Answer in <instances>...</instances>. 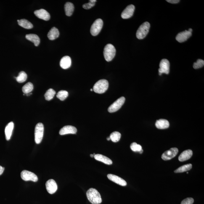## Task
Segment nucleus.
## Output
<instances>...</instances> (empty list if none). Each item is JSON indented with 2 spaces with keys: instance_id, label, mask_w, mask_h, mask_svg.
I'll return each instance as SVG.
<instances>
[{
  "instance_id": "nucleus-1",
  "label": "nucleus",
  "mask_w": 204,
  "mask_h": 204,
  "mask_svg": "<svg viewBox=\"0 0 204 204\" xmlns=\"http://www.w3.org/2000/svg\"><path fill=\"white\" fill-rule=\"evenodd\" d=\"M86 195L88 200L93 204H99L102 202L100 193L95 189L91 188L89 189L87 192Z\"/></svg>"
},
{
  "instance_id": "nucleus-2",
  "label": "nucleus",
  "mask_w": 204,
  "mask_h": 204,
  "mask_svg": "<svg viewBox=\"0 0 204 204\" xmlns=\"http://www.w3.org/2000/svg\"><path fill=\"white\" fill-rule=\"evenodd\" d=\"M109 87V83L106 80H101L96 82L93 87V91L98 94L105 92Z\"/></svg>"
},
{
  "instance_id": "nucleus-3",
  "label": "nucleus",
  "mask_w": 204,
  "mask_h": 204,
  "mask_svg": "<svg viewBox=\"0 0 204 204\" xmlns=\"http://www.w3.org/2000/svg\"><path fill=\"white\" fill-rule=\"evenodd\" d=\"M116 54V49L113 45L107 44L104 50V58L107 62H110L114 57Z\"/></svg>"
},
{
  "instance_id": "nucleus-4",
  "label": "nucleus",
  "mask_w": 204,
  "mask_h": 204,
  "mask_svg": "<svg viewBox=\"0 0 204 204\" xmlns=\"http://www.w3.org/2000/svg\"><path fill=\"white\" fill-rule=\"evenodd\" d=\"M150 24L148 22H145L140 26L136 32V37L139 39L145 38L149 32Z\"/></svg>"
},
{
  "instance_id": "nucleus-5",
  "label": "nucleus",
  "mask_w": 204,
  "mask_h": 204,
  "mask_svg": "<svg viewBox=\"0 0 204 204\" xmlns=\"http://www.w3.org/2000/svg\"><path fill=\"white\" fill-rule=\"evenodd\" d=\"M44 126L43 124L38 123L35 128V141L37 144H39L42 140L44 135Z\"/></svg>"
},
{
  "instance_id": "nucleus-6",
  "label": "nucleus",
  "mask_w": 204,
  "mask_h": 204,
  "mask_svg": "<svg viewBox=\"0 0 204 204\" xmlns=\"http://www.w3.org/2000/svg\"><path fill=\"white\" fill-rule=\"evenodd\" d=\"M103 22L102 19H98L95 20L91 25V33L93 36H97L102 30Z\"/></svg>"
},
{
  "instance_id": "nucleus-7",
  "label": "nucleus",
  "mask_w": 204,
  "mask_h": 204,
  "mask_svg": "<svg viewBox=\"0 0 204 204\" xmlns=\"http://www.w3.org/2000/svg\"><path fill=\"white\" fill-rule=\"evenodd\" d=\"M125 101V98L124 97L119 98L109 107L108 109L109 112L110 113H113L119 110L124 104Z\"/></svg>"
},
{
  "instance_id": "nucleus-8",
  "label": "nucleus",
  "mask_w": 204,
  "mask_h": 204,
  "mask_svg": "<svg viewBox=\"0 0 204 204\" xmlns=\"http://www.w3.org/2000/svg\"><path fill=\"white\" fill-rule=\"evenodd\" d=\"M21 177L25 181H31L36 182L38 181V177L34 173L31 172L24 170L21 173Z\"/></svg>"
},
{
  "instance_id": "nucleus-9",
  "label": "nucleus",
  "mask_w": 204,
  "mask_h": 204,
  "mask_svg": "<svg viewBox=\"0 0 204 204\" xmlns=\"http://www.w3.org/2000/svg\"><path fill=\"white\" fill-rule=\"evenodd\" d=\"M179 152V150L176 147L171 148L169 150L166 151L162 154L161 158L164 160L172 159L176 157Z\"/></svg>"
},
{
  "instance_id": "nucleus-10",
  "label": "nucleus",
  "mask_w": 204,
  "mask_h": 204,
  "mask_svg": "<svg viewBox=\"0 0 204 204\" xmlns=\"http://www.w3.org/2000/svg\"><path fill=\"white\" fill-rule=\"evenodd\" d=\"M170 71V63L169 61L167 59H163L161 61L160 64V69H158L159 75H161L164 73L168 74Z\"/></svg>"
},
{
  "instance_id": "nucleus-11",
  "label": "nucleus",
  "mask_w": 204,
  "mask_h": 204,
  "mask_svg": "<svg viewBox=\"0 0 204 204\" xmlns=\"http://www.w3.org/2000/svg\"><path fill=\"white\" fill-rule=\"evenodd\" d=\"M135 9V6L133 5L128 6L122 13V18L123 19H128L131 17L134 14Z\"/></svg>"
},
{
  "instance_id": "nucleus-12",
  "label": "nucleus",
  "mask_w": 204,
  "mask_h": 204,
  "mask_svg": "<svg viewBox=\"0 0 204 204\" xmlns=\"http://www.w3.org/2000/svg\"><path fill=\"white\" fill-rule=\"evenodd\" d=\"M46 190L49 194L54 193L57 189V186L55 181L53 179H50L46 181Z\"/></svg>"
},
{
  "instance_id": "nucleus-13",
  "label": "nucleus",
  "mask_w": 204,
  "mask_h": 204,
  "mask_svg": "<svg viewBox=\"0 0 204 204\" xmlns=\"http://www.w3.org/2000/svg\"><path fill=\"white\" fill-rule=\"evenodd\" d=\"M34 14L38 18L44 20H49L50 18V14L44 9H41L35 11Z\"/></svg>"
},
{
  "instance_id": "nucleus-14",
  "label": "nucleus",
  "mask_w": 204,
  "mask_h": 204,
  "mask_svg": "<svg viewBox=\"0 0 204 204\" xmlns=\"http://www.w3.org/2000/svg\"><path fill=\"white\" fill-rule=\"evenodd\" d=\"M192 33L185 30V31L180 32L176 36V39L180 43L184 42L192 36Z\"/></svg>"
},
{
  "instance_id": "nucleus-15",
  "label": "nucleus",
  "mask_w": 204,
  "mask_h": 204,
  "mask_svg": "<svg viewBox=\"0 0 204 204\" xmlns=\"http://www.w3.org/2000/svg\"><path fill=\"white\" fill-rule=\"evenodd\" d=\"M107 176L110 180L119 184V185L125 186L127 184V182L124 180L122 179L119 176H116V175L109 174L107 175Z\"/></svg>"
},
{
  "instance_id": "nucleus-16",
  "label": "nucleus",
  "mask_w": 204,
  "mask_h": 204,
  "mask_svg": "<svg viewBox=\"0 0 204 204\" xmlns=\"http://www.w3.org/2000/svg\"><path fill=\"white\" fill-rule=\"evenodd\" d=\"M77 130L75 127L72 126H64L59 131V134L65 135L68 134H76Z\"/></svg>"
},
{
  "instance_id": "nucleus-17",
  "label": "nucleus",
  "mask_w": 204,
  "mask_h": 204,
  "mask_svg": "<svg viewBox=\"0 0 204 204\" xmlns=\"http://www.w3.org/2000/svg\"><path fill=\"white\" fill-rule=\"evenodd\" d=\"M71 64V59L69 56H64L61 59L60 62V66L64 69L69 68Z\"/></svg>"
},
{
  "instance_id": "nucleus-18",
  "label": "nucleus",
  "mask_w": 204,
  "mask_h": 204,
  "mask_svg": "<svg viewBox=\"0 0 204 204\" xmlns=\"http://www.w3.org/2000/svg\"><path fill=\"white\" fill-rule=\"evenodd\" d=\"M192 155L193 152L192 150H184L180 155L179 157V160L181 162L185 161L190 159Z\"/></svg>"
},
{
  "instance_id": "nucleus-19",
  "label": "nucleus",
  "mask_w": 204,
  "mask_h": 204,
  "mask_svg": "<svg viewBox=\"0 0 204 204\" xmlns=\"http://www.w3.org/2000/svg\"><path fill=\"white\" fill-rule=\"evenodd\" d=\"M155 126L158 129H166L169 127V122L166 120L160 119L156 122Z\"/></svg>"
},
{
  "instance_id": "nucleus-20",
  "label": "nucleus",
  "mask_w": 204,
  "mask_h": 204,
  "mask_svg": "<svg viewBox=\"0 0 204 204\" xmlns=\"http://www.w3.org/2000/svg\"><path fill=\"white\" fill-rule=\"evenodd\" d=\"M94 157L96 160L102 162V163H105V164L111 165L113 163L112 161L110 158L105 156L101 155V154H95Z\"/></svg>"
},
{
  "instance_id": "nucleus-21",
  "label": "nucleus",
  "mask_w": 204,
  "mask_h": 204,
  "mask_svg": "<svg viewBox=\"0 0 204 204\" xmlns=\"http://www.w3.org/2000/svg\"><path fill=\"white\" fill-rule=\"evenodd\" d=\"M14 126V123L13 122L9 123L6 126L5 130L6 137V140L9 141L10 139L12 136L13 129Z\"/></svg>"
},
{
  "instance_id": "nucleus-22",
  "label": "nucleus",
  "mask_w": 204,
  "mask_h": 204,
  "mask_svg": "<svg viewBox=\"0 0 204 204\" xmlns=\"http://www.w3.org/2000/svg\"><path fill=\"white\" fill-rule=\"evenodd\" d=\"M26 38L34 44L35 46H38L40 43V39L38 35L33 34H30L26 35Z\"/></svg>"
},
{
  "instance_id": "nucleus-23",
  "label": "nucleus",
  "mask_w": 204,
  "mask_h": 204,
  "mask_svg": "<svg viewBox=\"0 0 204 204\" xmlns=\"http://www.w3.org/2000/svg\"><path fill=\"white\" fill-rule=\"evenodd\" d=\"M59 32L58 30L55 27H53L48 33L47 36L50 40H54L59 36Z\"/></svg>"
},
{
  "instance_id": "nucleus-24",
  "label": "nucleus",
  "mask_w": 204,
  "mask_h": 204,
  "mask_svg": "<svg viewBox=\"0 0 204 204\" xmlns=\"http://www.w3.org/2000/svg\"><path fill=\"white\" fill-rule=\"evenodd\" d=\"M18 24L20 26L27 29H30L33 28V25L27 19H22L20 20H17Z\"/></svg>"
},
{
  "instance_id": "nucleus-25",
  "label": "nucleus",
  "mask_w": 204,
  "mask_h": 204,
  "mask_svg": "<svg viewBox=\"0 0 204 204\" xmlns=\"http://www.w3.org/2000/svg\"><path fill=\"white\" fill-rule=\"evenodd\" d=\"M66 15L70 17L73 13L74 10V6L72 3L68 2L66 3L64 6Z\"/></svg>"
},
{
  "instance_id": "nucleus-26",
  "label": "nucleus",
  "mask_w": 204,
  "mask_h": 204,
  "mask_svg": "<svg viewBox=\"0 0 204 204\" xmlns=\"http://www.w3.org/2000/svg\"><path fill=\"white\" fill-rule=\"evenodd\" d=\"M192 166V165L191 164L184 165L175 170L174 172L176 173L185 172L188 171L191 169Z\"/></svg>"
},
{
  "instance_id": "nucleus-27",
  "label": "nucleus",
  "mask_w": 204,
  "mask_h": 204,
  "mask_svg": "<svg viewBox=\"0 0 204 204\" xmlns=\"http://www.w3.org/2000/svg\"><path fill=\"white\" fill-rule=\"evenodd\" d=\"M33 89V86L32 83L29 82L26 83L22 88V91L24 94H30Z\"/></svg>"
},
{
  "instance_id": "nucleus-28",
  "label": "nucleus",
  "mask_w": 204,
  "mask_h": 204,
  "mask_svg": "<svg viewBox=\"0 0 204 204\" xmlns=\"http://www.w3.org/2000/svg\"><path fill=\"white\" fill-rule=\"evenodd\" d=\"M56 94V91L52 89H49L46 91L44 96L46 100L50 101L54 97Z\"/></svg>"
},
{
  "instance_id": "nucleus-29",
  "label": "nucleus",
  "mask_w": 204,
  "mask_h": 204,
  "mask_svg": "<svg viewBox=\"0 0 204 204\" xmlns=\"http://www.w3.org/2000/svg\"><path fill=\"white\" fill-rule=\"evenodd\" d=\"M121 137V134L118 132H114L110 134V140L113 142H117L119 141Z\"/></svg>"
},
{
  "instance_id": "nucleus-30",
  "label": "nucleus",
  "mask_w": 204,
  "mask_h": 204,
  "mask_svg": "<svg viewBox=\"0 0 204 204\" xmlns=\"http://www.w3.org/2000/svg\"><path fill=\"white\" fill-rule=\"evenodd\" d=\"M27 74L24 71H21L19 73L18 76L16 77L17 82L19 83L24 82L27 80Z\"/></svg>"
},
{
  "instance_id": "nucleus-31",
  "label": "nucleus",
  "mask_w": 204,
  "mask_h": 204,
  "mask_svg": "<svg viewBox=\"0 0 204 204\" xmlns=\"http://www.w3.org/2000/svg\"><path fill=\"white\" fill-rule=\"evenodd\" d=\"M68 92L67 91H61L57 93V97L61 101H64L68 97Z\"/></svg>"
},
{
  "instance_id": "nucleus-32",
  "label": "nucleus",
  "mask_w": 204,
  "mask_h": 204,
  "mask_svg": "<svg viewBox=\"0 0 204 204\" xmlns=\"http://www.w3.org/2000/svg\"><path fill=\"white\" fill-rule=\"evenodd\" d=\"M131 148L133 151L135 152H139L142 150V148L141 146L135 142L131 144Z\"/></svg>"
},
{
  "instance_id": "nucleus-33",
  "label": "nucleus",
  "mask_w": 204,
  "mask_h": 204,
  "mask_svg": "<svg viewBox=\"0 0 204 204\" xmlns=\"http://www.w3.org/2000/svg\"><path fill=\"white\" fill-rule=\"evenodd\" d=\"M204 61L201 59H198L197 62H194L193 64V67L195 69H198L204 66Z\"/></svg>"
},
{
  "instance_id": "nucleus-34",
  "label": "nucleus",
  "mask_w": 204,
  "mask_h": 204,
  "mask_svg": "<svg viewBox=\"0 0 204 204\" xmlns=\"http://www.w3.org/2000/svg\"><path fill=\"white\" fill-rule=\"evenodd\" d=\"M194 202V199L192 198H187L183 200L181 204H193Z\"/></svg>"
},
{
  "instance_id": "nucleus-35",
  "label": "nucleus",
  "mask_w": 204,
  "mask_h": 204,
  "mask_svg": "<svg viewBox=\"0 0 204 204\" xmlns=\"http://www.w3.org/2000/svg\"><path fill=\"white\" fill-rule=\"evenodd\" d=\"M95 3H93L89 2V3L83 5V9H89L95 5Z\"/></svg>"
},
{
  "instance_id": "nucleus-36",
  "label": "nucleus",
  "mask_w": 204,
  "mask_h": 204,
  "mask_svg": "<svg viewBox=\"0 0 204 204\" xmlns=\"http://www.w3.org/2000/svg\"><path fill=\"white\" fill-rule=\"evenodd\" d=\"M166 1L171 4H175L179 2L180 1L179 0H167Z\"/></svg>"
},
{
  "instance_id": "nucleus-37",
  "label": "nucleus",
  "mask_w": 204,
  "mask_h": 204,
  "mask_svg": "<svg viewBox=\"0 0 204 204\" xmlns=\"http://www.w3.org/2000/svg\"><path fill=\"white\" fill-rule=\"evenodd\" d=\"M5 168L0 166V176L2 174L4 171Z\"/></svg>"
},
{
  "instance_id": "nucleus-38",
  "label": "nucleus",
  "mask_w": 204,
  "mask_h": 204,
  "mask_svg": "<svg viewBox=\"0 0 204 204\" xmlns=\"http://www.w3.org/2000/svg\"><path fill=\"white\" fill-rule=\"evenodd\" d=\"M89 1L93 3H95L96 1V0H91V1Z\"/></svg>"
},
{
  "instance_id": "nucleus-39",
  "label": "nucleus",
  "mask_w": 204,
  "mask_h": 204,
  "mask_svg": "<svg viewBox=\"0 0 204 204\" xmlns=\"http://www.w3.org/2000/svg\"><path fill=\"white\" fill-rule=\"evenodd\" d=\"M188 31L189 32H191V33H192V29H191V28H189V30H188Z\"/></svg>"
},
{
  "instance_id": "nucleus-40",
  "label": "nucleus",
  "mask_w": 204,
  "mask_h": 204,
  "mask_svg": "<svg viewBox=\"0 0 204 204\" xmlns=\"http://www.w3.org/2000/svg\"><path fill=\"white\" fill-rule=\"evenodd\" d=\"M90 156H91V157H92H92H94V155H93V154H91V155H90Z\"/></svg>"
},
{
  "instance_id": "nucleus-41",
  "label": "nucleus",
  "mask_w": 204,
  "mask_h": 204,
  "mask_svg": "<svg viewBox=\"0 0 204 204\" xmlns=\"http://www.w3.org/2000/svg\"><path fill=\"white\" fill-rule=\"evenodd\" d=\"M110 137L107 138V140L109 141V140H110Z\"/></svg>"
},
{
  "instance_id": "nucleus-42",
  "label": "nucleus",
  "mask_w": 204,
  "mask_h": 204,
  "mask_svg": "<svg viewBox=\"0 0 204 204\" xmlns=\"http://www.w3.org/2000/svg\"><path fill=\"white\" fill-rule=\"evenodd\" d=\"M93 91V89H91V91Z\"/></svg>"
},
{
  "instance_id": "nucleus-43",
  "label": "nucleus",
  "mask_w": 204,
  "mask_h": 204,
  "mask_svg": "<svg viewBox=\"0 0 204 204\" xmlns=\"http://www.w3.org/2000/svg\"><path fill=\"white\" fill-rule=\"evenodd\" d=\"M188 173V172H187V173Z\"/></svg>"
}]
</instances>
